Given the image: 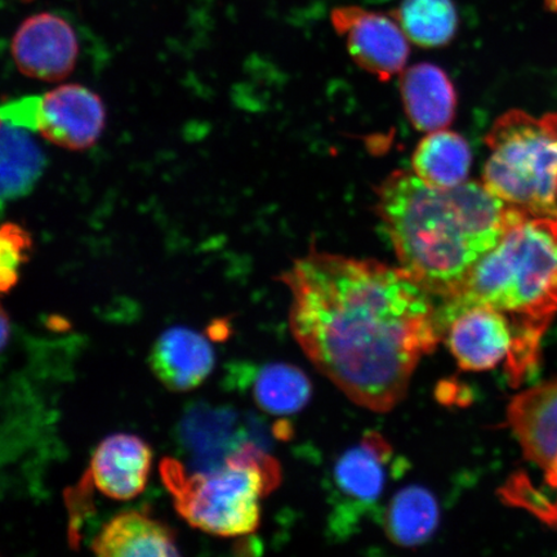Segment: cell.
<instances>
[{
  "label": "cell",
  "mask_w": 557,
  "mask_h": 557,
  "mask_svg": "<svg viewBox=\"0 0 557 557\" xmlns=\"http://www.w3.org/2000/svg\"><path fill=\"white\" fill-rule=\"evenodd\" d=\"M281 281L298 345L348 399L374 412L406 398L417 364L443 339L433 296L401 268L312 249Z\"/></svg>",
  "instance_id": "1"
},
{
  "label": "cell",
  "mask_w": 557,
  "mask_h": 557,
  "mask_svg": "<svg viewBox=\"0 0 557 557\" xmlns=\"http://www.w3.org/2000/svg\"><path fill=\"white\" fill-rule=\"evenodd\" d=\"M375 211L400 268L431 296L455 298L475 263L521 214L484 184L433 189L413 172L396 171L377 189Z\"/></svg>",
  "instance_id": "2"
},
{
  "label": "cell",
  "mask_w": 557,
  "mask_h": 557,
  "mask_svg": "<svg viewBox=\"0 0 557 557\" xmlns=\"http://www.w3.org/2000/svg\"><path fill=\"white\" fill-rule=\"evenodd\" d=\"M445 305H485L506 313L517 343L539 351L557 313V219L519 215Z\"/></svg>",
  "instance_id": "3"
},
{
  "label": "cell",
  "mask_w": 557,
  "mask_h": 557,
  "mask_svg": "<svg viewBox=\"0 0 557 557\" xmlns=\"http://www.w3.org/2000/svg\"><path fill=\"white\" fill-rule=\"evenodd\" d=\"M177 512L194 528L240 537L260 524V499L281 484V466L259 443L240 445L222 468L189 473L176 459L160 465Z\"/></svg>",
  "instance_id": "4"
},
{
  "label": "cell",
  "mask_w": 557,
  "mask_h": 557,
  "mask_svg": "<svg viewBox=\"0 0 557 557\" xmlns=\"http://www.w3.org/2000/svg\"><path fill=\"white\" fill-rule=\"evenodd\" d=\"M483 184L527 218L557 219V114L520 110L499 116L485 136Z\"/></svg>",
  "instance_id": "5"
},
{
  "label": "cell",
  "mask_w": 557,
  "mask_h": 557,
  "mask_svg": "<svg viewBox=\"0 0 557 557\" xmlns=\"http://www.w3.org/2000/svg\"><path fill=\"white\" fill-rule=\"evenodd\" d=\"M404 459L394 461L392 445L375 431L347 449L332 470L329 529L337 541L350 537L366 517L377 515V507L389 475H400Z\"/></svg>",
  "instance_id": "6"
},
{
  "label": "cell",
  "mask_w": 557,
  "mask_h": 557,
  "mask_svg": "<svg viewBox=\"0 0 557 557\" xmlns=\"http://www.w3.org/2000/svg\"><path fill=\"white\" fill-rule=\"evenodd\" d=\"M0 121L38 132L69 150H85L100 138L107 111L99 96L79 85H65L41 96H26L0 107Z\"/></svg>",
  "instance_id": "7"
},
{
  "label": "cell",
  "mask_w": 557,
  "mask_h": 557,
  "mask_svg": "<svg viewBox=\"0 0 557 557\" xmlns=\"http://www.w3.org/2000/svg\"><path fill=\"white\" fill-rule=\"evenodd\" d=\"M443 338L466 372H486L511 358L517 331L505 312L485 305L437 310Z\"/></svg>",
  "instance_id": "8"
},
{
  "label": "cell",
  "mask_w": 557,
  "mask_h": 557,
  "mask_svg": "<svg viewBox=\"0 0 557 557\" xmlns=\"http://www.w3.org/2000/svg\"><path fill=\"white\" fill-rule=\"evenodd\" d=\"M331 20L334 30L345 38L355 64L367 73L387 82L404 72L410 53L409 39L392 15L343 5L332 11Z\"/></svg>",
  "instance_id": "9"
},
{
  "label": "cell",
  "mask_w": 557,
  "mask_h": 557,
  "mask_svg": "<svg viewBox=\"0 0 557 557\" xmlns=\"http://www.w3.org/2000/svg\"><path fill=\"white\" fill-rule=\"evenodd\" d=\"M79 44L73 26L50 12L37 13L20 25L12 39V58L29 78L60 82L78 60Z\"/></svg>",
  "instance_id": "10"
},
{
  "label": "cell",
  "mask_w": 557,
  "mask_h": 557,
  "mask_svg": "<svg viewBox=\"0 0 557 557\" xmlns=\"http://www.w3.org/2000/svg\"><path fill=\"white\" fill-rule=\"evenodd\" d=\"M507 421L528 461L557 482V380L521 393L507 408Z\"/></svg>",
  "instance_id": "11"
},
{
  "label": "cell",
  "mask_w": 557,
  "mask_h": 557,
  "mask_svg": "<svg viewBox=\"0 0 557 557\" xmlns=\"http://www.w3.org/2000/svg\"><path fill=\"white\" fill-rule=\"evenodd\" d=\"M180 438L198 471L222 468L242 444L252 441L238 413L207 404H198L185 414L180 424Z\"/></svg>",
  "instance_id": "12"
},
{
  "label": "cell",
  "mask_w": 557,
  "mask_h": 557,
  "mask_svg": "<svg viewBox=\"0 0 557 557\" xmlns=\"http://www.w3.org/2000/svg\"><path fill=\"white\" fill-rule=\"evenodd\" d=\"M151 462L152 451L141 437L111 435L97 447L89 478L104 496L128 500L144 492Z\"/></svg>",
  "instance_id": "13"
},
{
  "label": "cell",
  "mask_w": 557,
  "mask_h": 557,
  "mask_svg": "<svg viewBox=\"0 0 557 557\" xmlns=\"http://www.w3.org/2000/svg\"><path fill=\"white\" fill-rule=\"evenodd\" d=\"M150 366L158 380L172 392H189L203 383L214 367L211 344L189 329L165 331L150 352Z\"/></svg>",
  "instance_id": "14"
},
{
  "label": "cell",
  "mask_w": 557,
  "mask_h": 557,
  "mask_svg": "<svg viewBox=\"0 0 557 557\" xmlns=\"http://www.w3.org/2000/svg\"><path fill=\"white\" fill-rule=\"evenodd\" d=\"M400 90L404 110L421 132L447 129L455 120L457 94L443 69L421 62L404 70Z\"/></svg>",
  "instance_id": "15"
},
{
  "label": "cell",
  "mask_w": 557,
  "mask_h": 557,
  "mask_svg": "<svg viewBox=\"0 0 557 557\" xmlns=\"http://www.w3.org/2000/svg\"><path fill=\"white\" fill-rule=\"evenodd\" d=\"M96 555L107 557L176 556V534L145 511H127L111 519L92 543Z\"/></svg>",
  "instance_id": "16"
},
{
  "label": "cell",
  "mask_w": 557,
  "mask_h": 557,
  "mask_svg": "<svg viewBox=\"0 0 557 557\" xmlns=\"http://www.w3.org/2000/svg\"><path fill=\"white\" fill-rule=\"evenodd\" d=\"M235 382L247 386L257 406L274 416L296 414L311 398V383L301 369L284 363L236 369Z\"/></svg>",
  "instance_id": "17"
},
{
  "label": "cell",
  "mask_w": 557,
  "mask_h": 557,
  "mask_svg": "<svg viewBox=\"0 0 557 557\" xmlns=\"http://www.w3.org/2000/svg\"><path fill=\"white\" fill-rule=\"evenodd\" d=\"M472 162L470 145L447 129L430 132L418 144L413 157V173L433 189L448 190L466 183Z\"/></svg>",
  "instance_id": "18"
},
{
  "label": "cell",
  "mask_w": 557,
  "mask_h": 557,
  "mask_svg": "<svg viewBox=\"0 0 557 557\" xmlns=\"http://www.w3.org/2000/svg\"><path fill=\"white\" fill-rule=\"evenodd\" d=\"M45 166L44 151L26 129L0 121V212L32 193Z\"/></svg>",
  "instance_id": "19"
},
{
  "label": "cell",
  "mask_w": 557,
  "mask_h": 557,
  "mask_svg": "<svg viewBox=\"0 0 557 557\" xmlns=\"http://www.w3.org/2000/svg\"><path fill=\"white\" fill-rule=\"evenodd\" d=\"M382 527L389 541L418 547L433 537L441 520L437 500L426 487L412 485L395 494L382 510Z\"/></svg>",
  "instance_id": "20"
},
{
  "label": "cell",
  "mask_w": 557,
  "mask_h": 557,
  "mask_svg": "<svg viewBox=\"0 0 557 557\" xmlns=\"http://www.w3.org/2000/svg\"><path fill=\"white\" fill-rule=\"evenodd\" d=\"M392 16L409 41L424 48L449 45L458 30L453 0H401Z\"/></svg>",
  "instance_id": "21"
},
{
  "label": "cell",
  "mask_w": 557,
  "mask_h": 557,
  "mask_svg": "<svg viewBox=\"0 0 557 557\" xmlns=\"http://www.w3.org/2000/svg\"><path fill=\"white\" fill-rule=\"evenodd\" d=\"M30 249L32 236L26 230L12 222L0 225V294L15 287Z\"/></svg>",
  "instance_id": "22"
},
{
  "label": "cell",
  "mask_w": 557,
  "mask_h": 557,
  "mask_svg": "<svg viewBox=\"0 0 557 557\" xmlns=\"http://www.w3.org/2000/svg\"><path fill=\"white\" fill-rule=\"evenodd\" d=\"M10 333V318L7 315L2 306H0V351H2L7 343H9Z\"/></svg>",
  "instance_id": "23"
},
{
  "label": "cell",
  "mask_w": 557,
  "mask_h": 557,
  "mask_svg": "<svg viewBox=\"0 0 557 557\" xmlns=\"http://www.w3.org/2000/svg\"><path fill=\"white\" fill-rule=\"evenodd\" d=\"M556 487H557V485H556Z\"/></svg>",
  "instance_id": "24"
}]
</instances>
